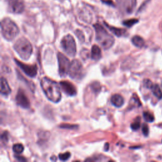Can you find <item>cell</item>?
<instances>
[{"mask_svg": "<svg viewBox=\"0 0 162 162\" xmlns=\"http://www.w3.org/2000/svg\"><path fill=\"white\" fill-rule=\"evenodd\" d=\"M120 11L125 14H131L136 6V0H116Z\"/></svg>", "mask_w": 162, "mask_h": 162, "instance_id": "ba28073f", "label": "cell"}, {"mask_svg": "<svg viewBox=\"0 0 162 162\" xmlns=\"http://www.w3.org/2000/svg\"><path fill=\"white\" fill-rule=\"evenodd\" d=\"M60 87L65 93L69 96H74L77 95V90L73 84L68 81H61Z\"/></svg>", "mask_w": 162, "mask_h": 162, "instance_id": "7c38bea8", "label": "cell"}, {"mask_svg": "<svg viewBox=\"0 0 162 162\" xmlns=\"http://www.w3.org/2000/svg\"><path fill=\"white\" fill-rule=\"evenodd\" d=\"M13 48L20 58L24 60L29 59L33 51L32 44L25 37L18 39L14 44Z\"/></svg>", "mask_w": 162, "mask_h": 162, "instance_id": "277c9868", "label": "cell"}, {"mask_svg": "<svg viewBox=\"0 0 162 162\" xmlns=\"http://www.w3.org/2000/svg\"><path fill=\"white\" fill-rule=\"evenodd\" d=\"M71 153L69 152H66V153H61V154H60L58 157H59V159L61 161H66L67 160H68L69 158H70L71 157Z\"/></svg>", "mask_w": 162, "mask_h": 162, "instance_id": "603a6c76", "label": "cell"}, {"mask_svg": "<svg viewBox=\"0 0 162 162\" xmlns=\"http://www.w3.org/2000/svg\"><path fill=\"white\" fill-rule=\"evenodd\" d=\"M15 62L21 70L24 72L27 76L34 77L37 74V66L36 65H27L22 63L17 59H15Z\"/></svg>", "mask_w": 162, "mask_h": 162, "instance_id": "30bf717a", "label": "cell"}, {"mask_svg": "<svg viewBox=\"0 0 162 162\" xmlns=\"http://www.w3.org/2000/svg\"><path fill=\"white\" fill-rule=\"evenodd\" d=\"M132 44L136 46L137 48H143L145 46V42L143 37L139 36H135L132 38Z\"/></svg>", "mask_w": 162, "mask_h": 162, "instance_id": "e0dca14e", "label": "cell"}, {"mask_svg": "<svg viewBox=\"0 0 162 162\" xmlns=\"http://www.w3.org/2000/svg\"><path fill=\"white\" fill-rule=\"evenodd\" d=\"M91 58L95 60L98 61L101 58V50L100 48L97 45H93L91 48Z\"/></svg>", "mask_w": 162, "mask_h": 162, "instance_id": "2e32d148", "label": "cell"}, {"mask_svg": "<svg viewBox=\"0 0 162 162\" xmlns=\"http://www.w3.org/2000/svg\"><path fill=\"white\" fill-rule=\"evenodd\" d=\"M139 22V20L135 18H132V19H129V20H126L125 21L123 22V24L127 27H131L132 26H133L134 24H137V23Z\"/></svg>", "mask_w": 162, "mask_h": 162, "instance_id": "44dd1931", "label": "cell"}, {"mask_svg": "<svg viewBox=\"0 0 162 162\" xmlns=\"http://www.w3.org/2000/svg\"><path fill=\"white\" fill-rule=\"evenodd\" d=\"M161 86H162V83H161Z\"/></svg>", "mask_w": 162, "mask_h": 162, "instance_id": "f546056e", "label": "cell"}, {"mask_svg": "<svg viewBox=\"0 0 162 162\" xmlns=\"http://www.w3.org/2000/svg\"><path fill=\"white\" fill-rule=\"evenodd\" d=\"M143 84H144V86L147 89H151V88L153 86V82L150 79H145L144 81H143Z\"/></svg>", "mask_w": 162, "mask_h": 162, "instance_id": "cb8c5ba5", "label": "cell"}, {"mask_svg": "<svg viewBox=\"0 0 162 162\" xmlns=\"http://www.w3.org/2000/svg\"><path fill=\"white\" fill-rule=\"evenodd\" d=\"M111 103L114 106L120 108L124 105V99L121 95L119 94H115L111 96Z\"/></svg>", "mask_w": 162, "mask_h": 162, "instance_id": "5bb4252c", "label": "cell"}, {"mask_svg": "<svg viewBox=\"0 0 162 162\" xmlns=\"http://www.w3.org/2000/svg\"><path fill=\"white\" fill-rule=\"evenodd\" d=\"M24 150V147L22 144L17 143L13 146V151L17 154H20Z\"/></svg>", "mask_w": 162, "mask_h": 162, "instance_id": "d6986e66", "label": "cell"}, {"mask_svg": "<svg viewBox=\"0 0 162 162\" xmlns=\"http://www.w3.org/2000/svg\"><path fill=\"white\" fill-rule=\"evenodd\" d=\"M94 27L96 31V39L101 46V47L104 50H108L111 48L115 42L113 36L109 34L108 31L99 24H95Z\"/></svg>", "mask_w": 162, "mask_h": 162, "instance_id": "7a4b0ae2", "label": "cell"}, {"mask_svg": "<svg viewBox=\"0 0 162 162\" xmlns=\"http://www.w3.org/2000/svg\"><path fill=\"white\" fill-rule=\"evenodd\" d=\"M3 37L8 41L13 40L19 34V29L15 23L9 18H5L1 22Z\"/></svg>", "mask_w": 162, "mask_h": 162, "instance_id": "3957f363", "label": "cell"}, {"mask_svg": "<svg viewBox=\"0 0 162 162\" xmlns=\"http://www.w3.org/2000/svg\"><path fill=\"white\" fill-rule=\"evenodd\" d=\"M17 104L22 108L27 109L30 107V101L22 89H19L16 96Z\"/></svg>", "mask_w": 162, "mask_h": 162, "instance_id": "8fae6325", "label": "cell"}, {"mask_svg": "<svg viewBox=\"0 0 162 162\" xmlns=\"http://www.w3.org/2000/svg\"><path fill=\"white\" fill-rule=\"evenodd\" d=\"M11 92H12L11 88L10 87L7 79L2 77L1 79V93H2V95L5 96H7L11 93Z\"/></svg>", "mask_w": 162, "mask_h": 162, "instance_id": "4fadbf2b", "label": "cell"}, {"mask_svg": "<svg viewBox=\"0 0 162 162\" xmlns=\"http://www.w3.org/2000/svg\"><path fill=\"white\" fill-rule=\"evenodd\" d=\"M142 131H143V133L144 134L145 136L146 137H148V135H149V127H148V125L146 124H144L143 125V127H142Z\"/></svg>", "mask_w": 162, "mask_h": 162, "instance_id": "d4e9b609", "label": "cell"}, {"mask_svg": "<svg viewBox=\"0 0 162 162\" xmlns=\"http://www.w3.org/2000/svg\"><path fill=\"white\" fill-rule=\"evenodd\" d=\"M104 24L106 26V27H107L108 29L113 34L117 36V37H122L127 34V31L124 29H120V28H117V27H115L113 26H110L108 24H106V22H104Z\"/></svg>", "mask_w": 162, "mask_h": 162, "instance_id": "9a60e30c", "label": "cell"}, {"mask_svg": "<svg viewBox=\"0 0 162 162\" xmlns=\"http://www.w3.org/2000/svg\"><path fill=\"white\" fill-rule=\"evenodd\" d=\"M58 61L60 76L62 77H64L67 74H68L71 63H70V60H68L66 56L61 53H58Z\"/></svg>", "mask_w": 162, "mask_h": 162, "instance_id": "52a82bcc", "label": "cell"}, {"mask_svg": "<svg viewBox=\"0 0 162 162\" xmlns=\"http://www.w3.org/2000/svg\"><path fill=\"white\" fill-rule=\"evenodd\" d=\"M8 12L12 13L19 14L24 11L25 5L22 0H6Z\"/></svg>", "mask_w": 162, "mask_h": 162, "instance_id": "9c48e42d", "label": "cell"}, {"mask_svg": "<svg viewBox=\"0 0 162 162\" xmlns=\"http://www.w3.org/2000/svg\"><path fill=\"white\" fill-rule=\"evenodd\" d=\"M143 117L146 122H153L155 120V117L153 115L148 111H145L143 113Z\"/></svg>", "mask_w": 162, "mask_h": 162, "instance_id": "ffe728a7", "label": "cell"}, {"mask_svg": "<svg viewBox=\"0 0 162 162\" xmlns=\"http://www.w3.org/2000/svg\"><path fill=\"white\" fill-rule=\"evenodd\" d=\"M40 84L45 96L50 101L53 103H58L61 100L60 87L58 83L45 77L41 79Z\"/></svg>", "mask_w": 162, "mask_h": 162, "instance_id": "6da1fadb", "label": "cell"}, {"mask_svg": "<svg viewBox=\"0 0 162 162\" xmlns=\"http://www.w3.org/2000/svg\"><path fill=\"white\" fill-rule=\"evenodd\" d=\"M151 90L153 92V94L155 95L156 98H157L158 100L162 99V91L160 88L158 84H154L151 88Z\"/></svg>", "mask_w": 162, "mask_h": 162, "instance_id": "ac0fdd59", "label": "cell"}, {"mask_svg": "<svg viewBox=\"0 0 162 162\" xmlns=\"http://www.w3.org/2000/svg\"><path fill=\"white\" fill-rule=\"evenodd\" d=\"M16 158H17V160H18V161H26V158H24V157H22V156H15Z\"/></svg>", "mask_w": 162, "mask_h": 162, "instance_id": "f1b7e54d", "label": "cell"}, {"mask_svg": "<svg viewBox=\"0 0 162 162\" xmlns=\"http://www.w3.org/2000/svg\"><path fill=\"white\" fill-rule=\"evenodd\" d=\"M101 1L103 2V3H105V4L108 5H110V6L115 7V4L111 1V0H101Z\"/></svg>", "mask_w": 162, "mask_h": 162, "instance_id": "83f0119b", "label": "cell"}, {"mask_svg": "<svg viewBox=\"0 0 162 162\" xmlns=\"http://www.w3.org/2000/svg\"><path fill=\"white\" fill-rule=\"evenodd\" d=\"M140 117H137L135 121L131 124L130 125V127L131 129L133 130H138L140 128V126H141V122H140Z\"/></svg>", "mask_w": 162, "mask_h": 162, "instance_id": "7402d4cb", "label": "cell"}, {"mask_svg": "<svg viewBox=\"0 0 162 162\" xmlns=\"http://www.w3.org/2000/svg\"><path fill=\"white\" fill-rule=\"evenodd\" d=\"M61 47L63 51L68 56L74 57L76 55L77 47L75 39L72 35L64 36L61 41Z\"/></svg>", "mask_w": 162, "mask_h": 162, "instance_id": "5b68a950", "label": "cell"}, {"mask_svg": "<svg viewBox=\"0 0 162 162\" xmlns=\"http://www.w3.org/2000/svg\"><path fill=\"white\" fill-rule=\"evenodd\" d=\"M68 74L72 79L75 80H80L84 76V68L79 60H74L71 62Z\"/></svg>", "mask_w": 162, "mask_h": 162, "instance_id": "8992f818", "label": "cell"}, {"mask_svg": "<svg viewBox=\"0 0 162 162\" xmlns=\"http://www.w3.org/2000/svg\"><path fill=\"white\" fill-rule=\"evenodd\" d=\"M76 34H77V37H79V39H80V41H83L84 40V34H83V33L81 32V31H79V30H77L76 32Z\"/></svg>", "mask_w": 162, "mask_h": 162, "instance_id": "4316f807", "label": "cell"}, {"mask_svg": "<svg viewBox=\"0 0 162 162\" xmlns=\"http://www.w3.org/2000/svg\"><path fill=\"white\" fill-rule=\"evenodd\" d=\"M1 139L3 143H7L8 141V139H9V135L8 133L7 132H4L1 136Z\"/></svg>", "mask_w": 162, "mask_h": 162, "instance_id": "484cf974", "label": "cell"}]
</instances>
